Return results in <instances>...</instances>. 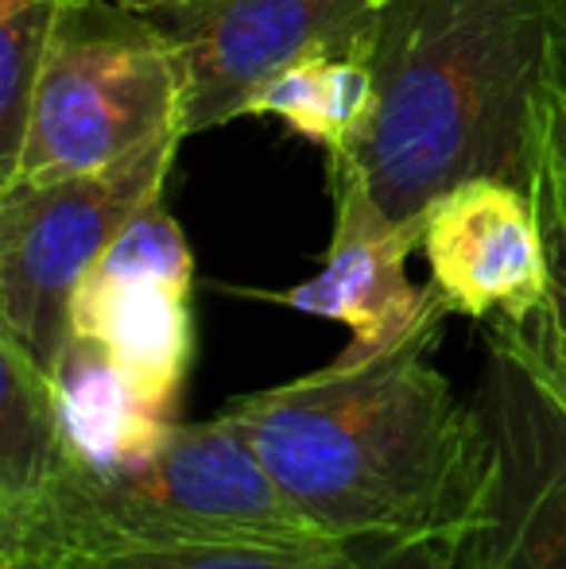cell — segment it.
I'll return each mask as SVG.
<instances>
[{
  "label": "cell",
  "instance_id": "cell-22",
  "mask_svg": "<svg viewBox=\"0 0 566 569\" xmlns=\"http://www.w3.org/2000/svg\"><path fill=\"white\" fill-rule=\"evenodd\" d=\"M0 569H51V566L36 562V558H12V562H0Z\"/></svg>",
  "mask_w": 566,
  "mask_h": 569
},
{
  "label": "cell",
  "instance_id": "cell-17",
  "mask_svg": "<svg viewBox=\"0 0 566 569\" xmlns=\"http://www.w3.org/2000/svg\"><path fill=\"white\" fill-rule=\"evenodd\" d=\"M90 276H148L195 287V256H190L179 221L163 210V198L143 206L137 218L117 232V240L93 263Z\"/></svg>",
  "mask_w": 566,
  "mask_h": 569
},
{
  "label": "cell",
  "instance_id": "cell-1",
  "mask_svg": "<svg viewBox=\"0 0 566 569\" xmlns=\"http://www.w3.org/2000/svg\"><path fill=\"white\" fill-rule=\"evenodd\" d=\"M438 299L404 341L341 349L330 365L234 399L276 485L330 539L424 542L474 527L489 480V438L477 403H461L435 357Z\"/></svg>",
  "mask_w": 566,
  "mask_h": 569
},
{
  "label": "cell",
  "instance_id": "cell-7",
  "mask_svg": "<svg viewBox=\"0 0 566 569\" xmlns=\"http://www.w3.org/2000/svg\"><path fill=\"white\" fill-rule=\"evenodd\" d=\"M474 403L489 480L458 569H566V403L493 338Z\"/></svg>",
  "mask_w": 566,
  "mask_h": 569
},
{
  "label": "cell",
  "instance_id": "cell-11",
  "mask_svg": "<svg viewBox=\"0 0 566 569\" xmlns=\"http://www.w3.org/2000/svg\"><path fill=\"white\" fill-rule=\"evenodd\" d=\"M47 376L70 465L109 469L137 461L163 442L175 422L151 407L132 376L90 338L75 333Z\"/></svg>",
  "mask_w": 566,
  "mask_h": 569
},
{
  "label": "cell",
  "instance_id": "cell-5",
  "mask_svg": "<svg viewBox=\"0 0 566 569\" xmlns=\"http://www.w3.org/2000/svg\"><path fill=\"white\" fill-rule=\"evenodd\" d=\"M167 132L109 167L0 190V333L51 372L70 341V307L117 232L163 198L175 151Z\"/></svg>",
  "mask_w": 566,
  "mask_h": 569
},
{
  "label": "cell",
  "instance_id": "cell-2",
  "mask_svg": "<svg viewBox=\"0 0 566 569\" xmlns=\"http://www.w3.org/2000/svg\"><path fill=\"white\" fill-rule=\"evenodd\" d=\"M369 67L373 113L326 156L330 187L361 190L388 226L419 221L469 179L532 187L563 67L552 0H388Z\"/></svg>",
  "mask_w": 566,
  "mask_h": 569
},
{
  "label": "cell",
  "instance_id": "cell-16",
  "mask_svg": "<svg viewBox=\"0 0 566 569\" xmlns=\"http://www.w3.org/2000/svg\"><path fill=\"white\" fill-rule=\"evenodd\" d=\"M70 0H0V179L23 140L31 90Z\"/></svg>",
  "mask_w": 566,
  "mask_h": 569
},
{
  "label": "cell",
  "instance_id": "cell-6",
  "mask_svg": "<svg viewBox=\"0 0 566 569\" xmlns=\"http://www.w3.org/2000/svg\"><path fill=\"white\" fill-rule=\"evenodd\" d=\"M388 0H190L151 20L179 62V132L249 117L257 93L307 54H373Z\"/></svg>",
  "mask_w": 566,
  "mask_h": 569
},
{
  "label": "cell",
  "instance_id": "cell-15",
  "mask_svg": "<svg viewBox=\"0 0 566 569\" xmlns=\"http://www.w3.org/2000/svg\"><path fill=\"white\" fill-rule=\"evenodd\" d=\"M400 542H210V547L113 550L54 562L51 569H373Z\"/></svg>",
  "mask_w": 566,
  "mask_h": 569
},
{
  "label": "cell",
  "instance_id": "cell-8",
  "mask_svg": "<svg viewBox=\"0 0 566 569\" xmlns=\"http://www.w3.org/2000/svg\"><path fill=\"white\" fill-rule=\"evenodd\" d=\"M430 287L450 315L477 322L524 318L547 295V240L532 190L469 179L424 213Z\"/></svg>",
  "mask_w": 566,
  "mask_h": 569
},
{
  "label": "cell",
  "instance_id": "cell-9",
  "mask_svg": "<svg viewBox=\"0 0 566 569\" xmlns=\"http://www.w3.org/2000/svg\"><path fill=\"white\" fill-rule=\"evenodd\" d=\"M334 237L318 276L260 295L299 315L349 326L346 352H377L404 341L438 302L435 287L408 279V256L424 244V218L388 226L354 187H330Z\"/></svg>",
  "mask_w": 566,
  "mask_h": 569
},
{
  "label": "cell",
  "instance_id": "cell-4",
  "mask_svg": "<svg viewBox=\"0 0 566 569\" xmlns=\"http://www.w3.org/2000/svg\"><path fill=\"white\" fill-rule=\"evenodd\" d=\"M182 82L163 28L109 0H70L31 90L4 187H39L109 167L179 132Z\"/></svg>",
  "mask_w": 566,
  "mask_h": 569
},
{
  "label": "cell",
  "instance_id": "cell-21",
  "mask_svg": "<svg viewBox=\"0 0 566 569\" xmlns=\"http://www.w3.org/2000/svg\"><path fill=\"white\" fill-rule=\"evenodd\" d=\"M552 4H555V28H559L563 54H566V0H552Z\"/></svg>",
  "mask_w": 566,
  "mask_h": 569
},
{
  "label": "cell",
  "instance_id": "cell-18",
  "mask_svg": "<svg viewBox=\"0 0 566 569\" xmlns=\"http://www.w3.org/2000/svg\"><path fill=\"white\" fill-rule=\"evenodd\" d=\"M539 156L555 171V179L566 190V54L559 74L552 78L544 98V117H539Z\"/></svg>",
  "mask_w": 566,
  "mask_h": 569
},
{
  "label": "cell",
  "instance_id": "cell-20",
  "mask_svg": "<svg viewBox=\"0 0 566 569\" xmlns=\"http://www.w3.org/2000/svg\"><path fill=\"white\" fill-rule=\"evenodd\" d=\"M125 4L129 12H140V16H159V12H175V8L190 4V0H117Z\"/></svg>",
  "mask_w": 566,
  "mask_h": 569
},
{
  "label": "cell",
  "instance_id": "cell-10",
  "mask_svg": "<svg viewBox=\"0 0 566 569\" xmlns=\"http://www.w3.org/2000/svg\"><path fill=\"white\" fill-rule=\"evenodd\" d=\"M98 341L151 407L175 419L195 352L190 287L148 276H86L70 307V338Z\"/></svg>",
  "mask_w": 566,
  "mask_h": 569
},
{
  "label": "cell",
  "instance_id": "cell-19",
  "mask_svg": "<svg viewBox=\"0 0 566 569\" xmlns=\"http://www.w3.org/2000/svg\"><path fill=\"white\" fill-rule=\"evenodd\" d=\"M373 569H458V542L454 539L400 542V547L388 550Z\"/></svg>",
  "mask_w": 566,
  "mask_h": 569
},
{
  "label": "cell",
  "instance_id": "cell-3",
  "mask_svg": "<svg viewBox=\"0 0 566 569\" xmlns=\"http://www.w3.org/2000/svg\"><path fill=\"white\" fill-rule=\"evenodd\" d=\"M322 535L276 485L234 419L171 422L137 461L67 465L12 523H0V562H67L113 550L210 542H318Z\"/></svg>",
  "mask_w": 566,
  "mask_h": 569
},
{
  "label": "cell",
  "instance_id": "cell-12",
  "mask_svg": "<svg viewBox=\"0 0 566 569\" xmlns=\"http://www.w3.org/2000/svg\"><path fill=\"white\" fill-rule=\"evenodd\" d=\"M0 523L20 519L70 465L54 415L51 376L0 333Z\"/></svg>",
  "mask_w": 566,
  "mask_h": 569
},
{
  "label": "cell",
  "instance_id": "cell-14",
  "mask_svg": "<svg viewBox=\"0 0 566 569\" xmlns=\"http://www.w3.org/2000/svg\"><path fill=\"white\" fill-rule=\"evenodd\" d=\"M532 198H536L539 226L547 240V295L536 310L508 322V318H489L485 338L513 349L547 388L566 403V190L555 179V171L539 156L536 174H532Z\"/></svg>",
  "mask_w": 566,
  "mask_h": 569
},
{
  "label": "cell",
  "instance_id": "cell-13",
  "mask_svg": "<svg viewBox=\"0 0 566 569\" xmlns=\"http://www.w3.org/2000/svg\"><path fill=\"white\" fill-rule=\"evenodd\" d=\"M249 113L280 117L291 132L326 148V156L349 148L373 113L369 54H307L257 93Z\"/></svg>",
  "mask_w": 566,
  "mask_h": 569
}]
</instances>
